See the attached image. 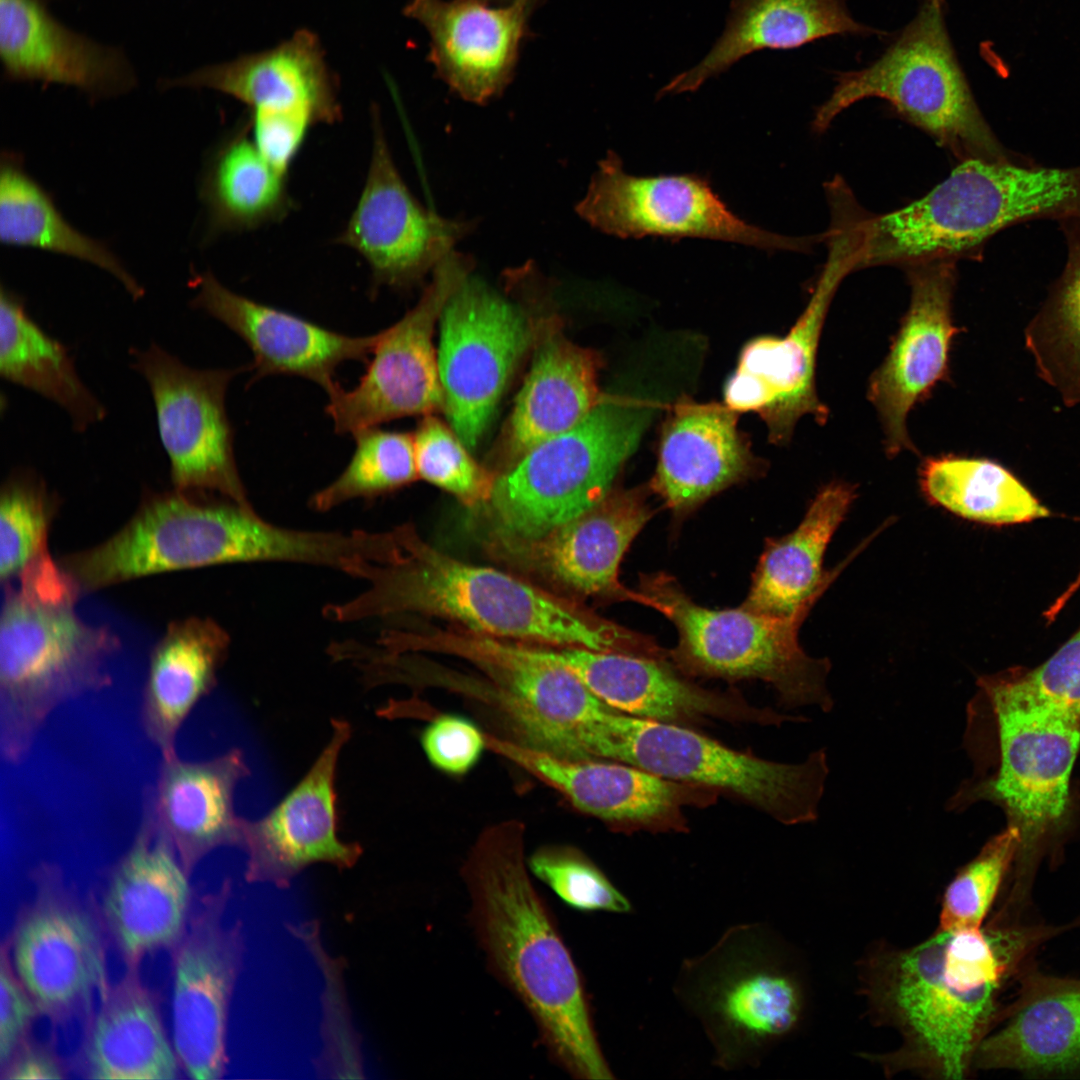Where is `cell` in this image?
<instances>
[{"label":"cell","mask_w":1080,"mask_h":1080,"mask_svg":"<svg viewBox=\"0 0 1080 1080\" xmlns=\"http://www.w3.org/2000/svg\"><path fill=\"white\" fill-rule=\"evenodd\" d=\"M525 835L517 818L489 824L464 859L475 937L489 970L529 1012L552 1061L576 1079H614L582 975L530 878Z\"/></svg>","instance_id":"cell-1"},{"label":"cell","mask_w":1080,"mask_h":1080,"mask_svg":"<svg viewBox=\"0 0 1080 1080\" xmlns=\"http://www.w3.org/2000/svg\"><path fill=\"white\" fill-rule=\"evenodd\" d=\"M394 557L362 564L354 577L367 588L354 598L329 604L324 615L337 622L415 613L517 642L629 652L632 635L574 600L504 571L469 564L427 543L410 523L395 527Z\"/></svg>","instance_id":"cell-2"},{"label":"cell","mask_w":1080,"mask_h":1080,"mask_svg":"<svg viewBox=\"0 0 1080 1080\" xmlns=\"http://www.w3.org/2000/svg\"><path fill=\"white\" fill-rule=\"evenodd\" d=\"M652 417L645 401L603 395L571 429L539 443L496 476L481 507L493 550L537 540L601 501Z\"/></svg>","instance_id":"cell-3"},{"label":"cell","mask_w":1080,"mask_h":1080,"mask_svg":"<svg viewBox=\"0 0 1080 1080\" xmlns=\"http://www.w3.org/2000/svg\"><path fill=\"white\" fill-rule=\"evenodd\" d=\"M830 96L814 114L824 132L853 104L886 101L960 161H1031L1009 152L982 115L946 25V0H920L912 20L865 67L837 72Z\"/></svg>","instance_id":"cell-4"},{"label":"cell","mask_w":1080,"mask_h":1080,"mask_svg":"<svg viewBox=\"0 0 1080 1080\" xmlns=\"http://www.w3.org/2000/svg\"><path fill=\"white\" fill-rule=\"evenodd\" d=\"M379 643L392 653H437L472 664L488 682V698L517 736L512 740L559 757L586 759L589 731L613 709L543 645L495 638L458 625L389 629Z\"/></svg>","instance_id":"cell-5"},{"label":"cell","mask_w":1080,"mask_h":1080,"mask_svg":"<svg viewBox=\"0 0 1080 1080\" xmlns=\"http://www.w3.org/2000/svg\"><path fill=\"white\" fill-rule=\"evenodd\" d=\"M674 993L698 1020L713 1062L732 1071L760 1064L801 1019L803 997L760 923L728 928L706 952L685 960Z\"/></svg>","instance_id":"cell-6"},{"label":"cell","mask_w":1080,"mask_h":1080,"mask_svg":"<svg viewBox=\"0 0 1080 1080\" xmlns=\"http://www.w3.org/2000/svg\"><path fill=\"white\" fill-rule=\"evenodd\" d=\"M588 755L730 793L785 825L813 822L829 772L824 749L797 764L733 750L681 725L615 709L594 726Z\"/></svg>","instance_id":"cell-7"},{"label":"cell","mask_w":1080,"mask_h":1080,"mask_svg":"<svg viewBox=\"0 0 1080 1080\" xmlns=\"http://www.w3.org/2000/svg\"><path fill=\"white\" fill-rule=\"evenodd\" d=\"M632 600L656 609L674 624L679 638L671 657L686 673L759 679L773 686L789 708L816 705L824 712L833 708L826 685L830 661L808 656L798 640L811 609L790 616L761 614L742 605L708 609L663 573L642 576Z\"/></svg>","instance_id":"cell-8"},{"label":"cell","mask_w":1080,"mask_h":1080,"mask_svg":"<svg viewBox=\"0 0 1080 1080\" xmlns=\"http://www.w3.org/2000/svg\"><path fill=\"white\" fill-rule=\"evenodd\" d=\"M76 599L47 600L8 590L0 623V718L3 753L18 760L50 713L106 681L117 647L105 628L84 623Z\"/></svg>","instance_id":"cell-9"},{"label":"cell","mask_w":1080,"mask_h":1080,"mask_svg":"<svg viewBox=\"0 0 1080 1080\" xmlns=\"http://www.w3.org/2000/svg\"><path fill=\"white\" fill-rule=\"evenodd\" d=\"M271 544L269 524L253 508L174 490L146 496L117 533L61 565L88 591L167 571L262 562Z\"/></svg>","instance_id":"cell-10"},{"label":"cell","mask_w":1080,"mask_h":1080,"mask_svg":"<svg viewBox=\"0 0 1080 1080\" xmlns=\"http://www.w3.org/2000/svg\"><path fill=\"white\" fill-rule=\"evenodd\" d=\"M32 883L5 938L13 967L54 1028L83 1024L111 984L96 900L80 896L55 865L37 867Z\"/></svg>","instance_id":"cell-11"},{"label":"cell","mask_w":1080,"mask_h":1080,"mask_svg":"<svg viewBox=\"0 0 1080 1080\" xmlns=\"http://www.w3.org/2000/svg\"><path fill=\"white\" fill-rule=\"evenodd\" d=\"M943 940L937 930L916 946L877 958L867 992L903 1035L901 1063L958 1080L974 1059L999 984L961 987L944 968Z\"/></svg>","instance_id":"cell-12"},{"label":"cell","mask_w":1080,"mask_h":1080,"mask_svg":"<svg viewBox=\"0 0 1080 1080\" xmlns=\"http://www.w3.org/2000/svg\"><path fill=\"white\" fill-rule=\"evenodd\" d=\"M471 256L454 250L433 270L417 304L378 333L365 374L351 390L337 383L327 391L326 411L339 434L442 409L433 332L451 294L470 276Z\"/></svg>","instance_id":"cell-13"},{"label":"cell","mask_w":1080,"mask_h":1080,"mask_svg":"<svg viewBox=\"0 0 1080 1080\" xmlns=\"http://www.w3.org/2000/svg\"><path fill=\"white\" fill-rule=\"evenodd\" d=\"M132 368L147 382L174 490L216 493L253 508L237 469L226 393L241 369H196L152 343L134 349Z\"/></svg>","instance_id":"cell-14"},{"label":"cell","mask_w":1080,"mask_h":1080,"mask_svg":"<svg viewBox=\"0 0 1080 1080\" xmlns=\"http://www.w3.org/2000/svg\"><path fill=\"white\" fill-rule=\"evenodd\" d=\"M440 323L442 410L465 445L474 448L532 342V327L517 305L470 276L447 300Z\"/></svg>","instance_id":"cell-15"},{"label":"cell","mask_w":1080,"mask_h":1080,"mask_svg":"<svg viewBox=\"0 0 1080 1080\" xmlns=\"http://www.w3.org/2000/svg\"><path fill=\"white\" fill-rule=\"evenodd\" d=\"M575 211L593 228L620 238L698 237L767 250H803L811 239L776 234L734 214L698 175L636 176L608 151Z\"/></svg>","instance_id":"cell-16"},{"label":"cell","mask_w":1080,"mask_h":1080,"mask_svg":"<svg viewBox=\"0 0 1080 1080\" xmlns=\"http://www.w3.org/2000/svg\"><path fill=\"white\" fill-rule=\"evenodd\" d=\"M828 243L822 274L790 331L783 337L760 336L749 341L724 387V404L737 413H757L775 444L788 442L803 416H813L824 424L829 415L816 390L817 350L834 293L855 266L844 240L832 238Z\"/></svg>","instance_id":"cell-17"},{"label":"cell","mask_w":1080,"mask_h":1080,"mask_svg":"<svg viewBox=\"0 0 1080 1080\" xmlns=\"http://www.w3.org/2000/svg\"><path fill=\"white\" fill-rule=\"evenodd\" d=\"M471 219L425 208L403 181L374 113L373 148L359 201L338 242L368 263L375 286L409 288L420 282L475 228Z\"/></svg>","instance_id":"cell-18"},{"label":"cell","mask_w":1080,"mask_h":1080,"mask_svg":"<svg viewBox=\"0 0 1080 1080\" xmlns=\"http://www.w3.org/2000/svg\"><path fill=\"white\" fill-rule=\"evenodd\" d=\"M224 892L203 897L171 956V1038L183 1074L214 1080L225 1071L236 937L221 924Z\"/></svg>","instance_id":"cell-19"},{"label":"cell","mask_w":1080,"mask_h":1080,"mask_svg":"<svg viewBox=\"0 0 1080 1080\" xmlns=\"http://www.w3.org/2000/svg\"><path fill=\"white\" fill-rule=\"evenodd\" d=\"M905 268L910 304L886 358L868 385V398L880 418L889 456L915 451L907 430L909 412L946 376L952 340L959 332L952 317L955 259L920 261Z\"/></svg>","instance_id":"cell-20"},{"label":"cell","mask_w":1080,"mask_h":1080,"mask_svg":"<svg viewBox=\"0 0 1080 1080\" xmlns=\"http://www.w3.org/2000/svg\"><path fill=\"white\" fill-rule=\"evenodd\" d=\"M485 738L487 749L558 792L574 808L613 824L681 831L684 807L709 805L718 792L627 763L569 759L509 738L487 733Z\"/></svg>","instance_id":"cell-21"},{"label":"cell","mask_w":1080,"mask_h":1080,"mask_svg":"<svg viewBox=\"0 0 1080 1080\" xmlns=\"http://www.w3.org/2000/svg\"><path fill=\"white\" fill-rule=\"evenodd\" d=\"M191 875L173 845L146 818L96 901L110 944L125 968L169 952L184 934L194 906Z\"/></svg>","instance_id":"cell-22"},{"label":"cell","mask_w":1080,"mask_h":1080,"mask_svg":"<svg viewBox=\"0 0 1080 1080\" xmlns=\"http://www.w3.org/2000/svg\"><path fill=\"white\" fill-rule=\"evenodd\" d=\"M999 749L997 772L966 782L946 810L959 812L985 798L998 801L1027 828L1058 820L1065 812L1069 780L1080 748V729L1050 713L991 706Z\"/></svg>","instance_id":"cell-23"},{"label":"cell","mask_w":1080,"mask_h":1080,"mask_svg":"<svg viewBox=\"0 0 1080 1080\" xmlns=\"http://www.w3.org/2000/svg\"><path fill=\"white\" fill-rule=\"evenodd\" d=\"M331 723L329 742L301 781L263 818L242 820L250 876L282 881L313 863L346 868L360 857L361 846L342 842L337 829V763L352 729L346 720Z\"/></svg>","instance_id":"cell-24"},{"label":"cell","mask_w":1080,"mask_h":1080,"mask_svg":"<svg viewBox=\"0 0 1080 1080\" xmlns=\"http://www.w3.org/2000/svg\"><path fill=\"white\" fill-rule=\"evenodd\" d=\"M191 306L236 333L253 354L254 380L270 375L299 376L325 392L338 382L336 369L347 361H367L378 333L341 334L289 312L239 295L209 271L194 273Z\"/></svg>","instance_id":"cell-25"},{"label":"cell","mask_w":1080,"mask_h":1080,"mask_svg":"<svg viewBox=\"0 0 1080 1080\" xmlns=\"http://www.w3.org/2000/svg\"><path fill=\"white\" fill-rule=\"evenodd\" d=\"M652 514L644 489L613 488L543 537L494 551L570 594L631 600L632 591L618 580L619 565Z\"/></svg>","instance_id":"cell-26"},{"label":"cell","mask_w":1080,"mask_h":1080,"mask_svg":"<svg viewBox=\"0 0 1080 1080\" xmlns=\"http://www.w3.org/2000/svg\"><path fill=\"white\" fill-rule=\"evenodd\" d=\"M546 648L605 704L634 717L677 725L708 718L762 725L794 720L756 707L736 693L696 686L660 658L579 647Z\"/></svg>","instance_id":"cell-27"},{"label":"cell","mask_w":1080,"mask_h":1080,"mask_svg":"<svg viewBox=\"0 0 1080 1080\" xmlns=\"http://www.w3.org/2000/svg\"><path fill=\"white\" fill-rule=\"evenodd\" d=\"M533 0H411L405 14L430 36L429 59L464 100L485 104L512 79Z\"/></svg>","instance_id":"cell-28"},{"label":"cell","mask_w":1080,"mask_h":1080,"mask_svg":"<svg viewBox=\"0 0 1080 1080\" xmlns=\"http://www.w3.org/2000/svg\"><path fill=\"white\" fill-rule=\"evenodd\" d=\"M0 58L9 80L69 86L94 100L137 83L121 49L68 28L41 0H0Z\"/></svg>","instance_id":"cell-29"},{"label":"cell","mask_w":1080,"mask_h":1080,"mask_svg":"<svg viewBox=\"0 0 1080 1080\" xmlns=\"http://www.w3.org/2000/svg\"><path fill=\"white\" fill-rule=\"evenodd\" d=\"M162 87L213 89L243 102L251 112L296 114L313 124L341 118L336 79L318 37L307 30L272 49L162 80Z\"/></svg>","instance_id":"cell-30"},{"label":"cell","mask_w":1080,"mask_h":1080,"mask_svg":"<svg viewBox=\"0 0 1080 1080\" xmlns=\"http://www.w3.org/2000/svg\"><path fill=\"white\" fill-rule=\"evenodd\" d=\"M760 468L738 429L737 412L725 404L682 399L663 425L650 488L683 514Z\"/></svg>","instance_id":"cell-31"},{"label":"cell","mask_w":1080,"mask_h":1080,"mask_svg":"<svg viewBox=\"0 0 1080 1080\" xmlns=\"http://www.w3.org/2000/svg\"><path fill=\"white\" fill-rule=\"evenodd\" d=\"M72 1071L93 1080H174L182 1069L160 1000L140 976L125 968L83 1022Z\"/></svg>","instance_id":"cell-32"},{"label":"cell","mask_w":1080,"mask_h":1080,"mask_svg":"<svg viewBox=\"0 0 1080 1080\" xmlns=\"http://www.w3.org/2000/svg\"><path fill=\"white\" fill-rule=\"evenodd\" d=\"M248 773L240 750L205 761L163 758L152 818L190 875L211 851L240 845L243 818L235 814L234 793Z\"/></svg>","instance_id":"cell-33"},{"label":"cell","mask_w":1080,"mask_h":1080,"mask_svg":"<svg viewBox=\"0 0 1080 1080\" xmlns=\"http://www.w3.org/2000/svg\"><path fill=\"white\" fill-rule=\"evenodd\" d=\"M886 34L854 19L847 0H731L725 27L709 52L658 96L696 91L758 50L794 49L835 35Z\"/></svg>","instance_id":"cell-34"},{"label":"cell","mask_w":1080,"mask_h":1080,"mask_svg":"<svg viewBox=\"0 0 1080 1080\" xmlns=\"http://www.w3.org/2000/svg\"><path fill=\"white\" fill-rule=\"evenodd\" d=\"M855 498V487L845 482L835 481L821 488L791 533L767 540L742 606L771 616H790L811 609L875 535L832 570H823L827 547Z\"/></svg>","instance_id":"cell-35"},{"label":"cell","mask_w":1080,"mask_h":1080,"mask_svg":"<svg viewBox=\"0 0 1080 1080\" xmlns=\"http://www.w3.org/2000/svg\"><path fill=\"white\" fill-rule=\"evenodd\" d=\"M599 368L596 353L570 342L560 331L549 328L541 333L505 434L504 451L510 463L571 429L592 411L603 397Z\"/></svg>","instance_id":"cell-36"},{"label":"cell","mask_w":1080,"mask_h":1080,"mask_svg":"<svg viewBox=\"0 0 1080 1080\" xmlns=\"http://www.w3.org/2000/svg\"><path fill=\"white\" fill-rule=\"evenodd\" d=\"M230 638L210 618L171 623L154 648L142 704L144 729L162 757L176 754L178 732L212 689Z\"/></svg>","instance_id":"cell-37"},{"label":"cell","mask_w":1080,"mask_h":1080,"mask_svg":"<svg viewBox=\"0 0 1080 1080\" xmlns=\"http://www.w3.org/2000/svg\"><path fill=\"white\" fill-rule=\"evenodd\" d=\"M0 375L65 410L76 432L106 417V408L79 377L66 346L29 315L24 298L1 286Z\"/></svg>","instance_id":"cell-38"},{"label":"cell","mask_w":1080,"mask_h":1080,"mask_svg":"<svg viewBox=\"0 0 1080 1080\" xmlns=\"http://www.w3.org/2000/svg\"><path fill=\"white\" fill-rule=\"evenodd\" d=\"M249 121L232 133L209 159L200 196L209 232H241L277 222L291 207L286 176L259 151Z\"/></svg>","instance_id":"cell-39"},{"label":"cell","mask_w":1080,"mask_h":1080,"mask_svg":"<svg viewBox=\"0 0 1080 1080\" xmlns=\"http://www.w3.org/2000/svg\"><path fill=\"white\" fill-rule=\"evenodd\" d=\"M0 240L91 263L114 276L134 300L144 289L110 248L74 228L53 199L24 169L22 158L3 152L0 164Z\"/></svg>","instance_id":"cell-40"},{"label":"cell","mask_w":1080,"mask_h":1080,"mask_svg":"<svg viewBox=\"0 0 1080 1080\" xmlns=\"http://www.w3.org/2000/svg\"><path fill=\"white\" fill-rule=\"evenodd\" d=\"M919 484L931 504L970 521L1007 525L1049 515L1011 472L987 459L926 458L919 469Z\"/></svg>","instance_id":"cell-41"},{"label":"cell","mask_w":1080,"mask_h":1080,"mask_svg":"<svg viewBox=\"0 0 1080 1080\" xmlns=\"http://www.w3.org/2000/svg\"><path fill=\"white\" fill-rule=\"evenodd\" d=\"M982 1068L1066 1071L1080 1066V991L1039 999L979 1043Z\"/></svg>","instance_id":"cell-42"},{"label":"cell","mask_w":1080,"mask_h":1080,"mask_svg":"<svg viewBox=\"0 0 1080 1080\" xmlns=\"http://www.w3.org/2000/svg\"><path fill=\"white\" fill-rule=\"evenodd\" d=\"M1067 247L1061 275L1025 329L1038 375L1066 406L1080 404V218L1058 221Z\"/></svg>","instance_id":"cell-43"},{"label":"cell","mask_w":1080,"mask_h":1080,"mask_svg":"<svg viewBox=\"0 0 1080 1080\" xmlns=\"http://www.w3.org/2000/svg\"><path fill=\"white\" fill-rule=\"evenodd\" d=\"M0 498V577L3 583L55 561L48 550V531L57 497L30 469L12 472Z\"/></svg>","instance_id":"cell-44"},{"label":"cell","mask_w":1080,"mask_h":1080,"mask_svg":"<svg viewBox=\"0 0 1080 1080\" xmlns=\"http://www.w3.org/2000/svg\"><path fill=\"white\" fill-rule=\"evenodd\" d=\"M353 436L356 446L348 465L312 496L314 510L325 512L353 499L376 498L418 478L413 435L372 427Z\"/></svg>","instance_id":"cell-45"},{"label":"cell","mask_w":1080,"mask_h":1080,"mask_svg":"<svg viewBox=\"0 0 1080 1080\" xmlns=\"http://www.w3.org/2000/svg\"><path fill=\"white\" fill-rule=\"evenodd\" d=\"M978 684L980 699L991 706L1044 711L1080 729V630L1033 670Z\"/></svg>","instance_id":"cell-46"},{"label":"cell","mask_w":1080,"mask_h":1080,"mask_svg":"<svg viewBox=\"0 0 1080 1080\" xmlns=\"http://www.w3.org/2000/svg\"><path fill=\"white\" fill-rule=\"evenodd\" d=\"M413 441L418 478L449 492L475 510L489 500L496 476L473 459L451 427L432 414L426 415Z\"/></svg>","instance_id":"cell-47"},{"label":"cell","mask_w":1080,"mask_h":1080,"mask_svg":"<svg viewBox=\"0 0 1080 1080\" xmlns=\"http://www.w3.org/2000/svg\"><path fill=\"white\" fill-rule=\"evenodd\" d=\"M530 873L569 907L584 913L627 914L630 900L581 850L546 845L527 857Z\"/></svg>","instance_id":"cell-48"},{"label":"cell","mask_w":1080,"mask_h":1080,"mask_svg":"<svg viewBox=\"0 0 1080 1080\" xmlns=\"http://www.w3.org/2000/svg\"><path fill=\"white\" fill-rule=\"evenodd\" d=\"M1019 841V828L1009 826L958 872L944 893L938 930L981 927Z\"/></svg>","instance_id":"cell-49"},{"label":"cell","mask_w":1080,"mask_h":1080,"mask_svg":"<svg viewBox=\"0 0 1080 1080\" xmlns=\"http://www.w3.org/2000/svg\"><path fill=\"white\" fill-rule=\"evenodd\" d=\"M420 741L430 764L451 776L468 773L487 749L485 733L469 719L455 714L435 717L423 730Z\"/></svg>","instance_id":"cell-50"},{"label":"cell","mask_w":1080,"mask_h":1080,"mask_svg":"<svg viewBox=\"0 0 1080 1080\" xmlns=\"http://www.w3.org/2000/svg\"><path fill=\"white\" fill-rule=\"evenodd\" d=\"M39 1018L40 1009L18 977L4 938L0 953V1065L33 1035Z\"/></svg>","instance_id":"cell-51"},{"label":"cell","mask_w":1080,"mask_h":1080,"mask_svg":"<svg viewBox=\"0 0 1080 1080\" xmlns=\"http://www.w3.org/2000/svg\"><path fill=\"white\" fill-rule=\"evenodd\" d=\"M253 141L264 157L287 175L313 122L301 115L251 112Z\"/></svg>","instance_id":"cell-52"},{"label":"cell","mask_w":1080,"mask_h":1080,"mask_svg":"<svg viewBox=\"0 0 1080 1080\" xmlns=\"http://www.w3.org/2000/svg\"><path fill=\"white\" fill-rule=\"evenodd\" d=\"M72 1072L71 1061L59 1053L55 1040L32 1035L0 1065V1080H59Z\"/></svg>","instance_id":"cell-53"},{"label":"cell","mask_w":1080,"mask_h":1080,"mask_svg":"<svg viewBox=\"0 0 1080 1080\" xmlns=\"http://www.w3.org/2000/svg\"><path fill=\"white\" fill-rule=\"evenodd\" d=\"M486 1H488L490 3L497 2L498 4L503 5V4L510 3L513 0H486Z\"/></svg>","instance_id":"cell-54"},{"label":"cell","mask_w":1080,"mask_h":1080,"mask_svg":"<svg viewBox=\"0 0 1080 1080\" xmlns=\"http://www.w3.org/2000/svg\"><path fill=\"white\" fill-rule=\"evenodd\" d=\"M1079 585H1080V577H1079V579L1077 580V582H1076L1075 586H1076V587H1078Z\"/></svg>","instance_id":"cell-55"}]
</instances>
